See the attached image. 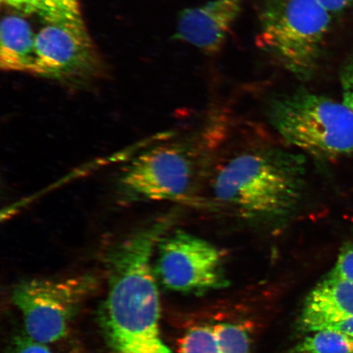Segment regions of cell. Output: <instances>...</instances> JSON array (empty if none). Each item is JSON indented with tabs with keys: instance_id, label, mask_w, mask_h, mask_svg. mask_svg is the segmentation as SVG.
I'll return each mask as SVG.
<instances>
[{
	"instance_id": "1",
	"label": "cell",
	"mask_w": 353,
	"mask_h": 353,
	"mask_svg": "<svg viewBox=\"0 0 353 353\" xmlns=\"http://www.w3.org/2000/svg\"><path fill=\"white\" fill-rule=\"evenodd\" d=\"M170 217L157 219L112 247L101 324L110 353H171L161 332V304L152 259L169 232Z\"/></svg>"
},
{
	"instance_id": "2",
	"label": "cell",
	"mask_w": 353,
	"mask_h": 353,
	"mask_svg": "<svg viewBox=\"0 0 353 353\" xmlns=\"http://www.w3.org/2000/svg\"><path fill=\"white\" fill-rule=\"evenodd\" d=\"M305 187L299 154L257 149L237 154L216 175V200L252 223H279L298 210Z\"/></svg>"
},
{
	"instance_id": "3",
	"label": "cell",
	"mask_w": 353,
	"mask_h": 353,
	"mask_svg": "<svg viewBox=\"0 0 353 353\" xmlns=\"http://www.w3.org/2000/svg\"><path fill=\"white\" fill-rule=\"evenodd\" d=\"M268 120L287 143L320 160L353 152V110L343 103L300 90L276 97Z\"/></svg>"
},
{
	"instance_id": "4",
	"label": "cell",
	"mask_w": 353,
	"mask_h": 353,
	"mask_svg": "<svg viewBox=\"0 0 353 353\" xmlns=\"http://www.w3.org/2000/svg\"><path fill=\"white\" fill-rule=\"evenodd\" d=\"M330 26L316 0H267L256 46L301 81L314 76Z\"/></svg>"
},
{
	"instance_id": "5",
	"label": "cell",
	"mask_w": 353,
	"mask_h": 353,
	"mask_svg": "<svg viewBox=\"0 0 353 353\" xmlns=\"http://www.w3.org/2000/svg\"><path fill=\"white\" fill-rule=\"evenodd\" d=\"M95 286L94 278L85 275L20 282L13 289L12 302L21 312L26 334L43 344L63 339Z\"/></svg>"
},
{
	"instance_id": "6",
	"label": "cell",
	"mask_w": 353,
	"mask_h": 353,
	"mask_svg": "<svg viewBox=\"0 0 353 353\" xmlns=\"http://www.w3.org/2000/svg\"><path fill=\"white\" fill-rule=\"evenodd\" d=\"M196 179V162L183 144L154 145L140 153L121 171L118 190L128 203H191Z\"/></svg>"
},
{
	"instance_id": "7",
	"label": "cell",
	"mask_w": 353,
	"mask_h": 353,
	"mask_svg": "<svg viewBox=\"0 0 353 353\" xmlns=\"http://www.w3.org/2000/svg\"><path fill=\"white\" fill-rule=\"evenodd\" d=\"M154 273L166 288L203 294L228 285L217 247L183 230L168 232L157 248Z\"/></svg>"
},
{
	"instance_id": "8",
	"label": "cell",
	"mask_w": 353,
	"mask_h": 353,
	"mask_svg": "<svg viewBox=\"0 0 353 353\" xmlns=\"http://www.w3.org/2000/svg\"><path fill=\"white\" fill-rule=\"evenodd\" d=\"M41 76L77 79L92 76L99 57L81 19L48 23L35 37Z\"/></svg>"
},
{
	"instance_id": "9",
	"label": "cell",
	"mask_w": 353,
	"mask_h": 353,
	"mask_svg": "<svg viewBox=\"0 0 353 353\" xmlns=\"http://www.w3.org/2000/svg\"><path fill=\"white\" fill-rule=\"evenodd\" d=\"M244 0H213L184 10L179 17L176 38L213 54L222 48L237 19Z\"/></svg>"
},
{
	"instance_id": "10",
	"label": "cell",
	"mask_w": 353,
	"mask_h": 353,
	"mask_svg": "<svg viewBox=\"0 0 353 353\" xmlns=\"http://www.w3.org/2000/svg\"><path fill=\"white\" fill-rule=\"evenodd\" d=\"M353 316V283L326 277L309 294L300 323L306 332L320 330L325 325Z\"/></svg>"
},
{
	"instance_id": "11",
	"label": "cell",
	"mask_w": 353,
	"mask_h": 353,
	"mask_svg": "<svg viewBox=\"0 0 353 353\" xmlns=\"http://www.w3.org/2000/svg\"><path fill=\"white\" fill-rule=\"evenodd\" d=\"M0 35V65L3 70L41 76V61L35 46L37 34L28 21L17 15L4 17Z\"/></svg>"
},
{
	"instance_id": "12",
	"label": "cell",
	"mask_w": 353,
	"mask_h": 353,
	"mask_svg": "<svg viewBox=\"0 0 353 353\" xmlns=\"http://www.w3.org/2000/svg\"><path fill=\"white\" fill-rule=\"evenodd\" d=\"M6 6L37 14L47 23L81 19L77 0H1Z\"/></svg>"
},
{
	"instance_id": "13",
	"label": "cell",
	"mask_w": 353,
	"mask_h": 353,
	"mask_svg": "<svg viewBox=\"0 0 353 353\" xmlns=\"http://www.w3.org/2000/svg\"><path fill=\"white\" fill-rule=\"evenodd\" d=\"M303 339L292 353H353V338L338 331H315Z\"/></svg>"
},
{
	"instance_id": "14",
	"label": "cell",
	"mask_w": 353,
	"mask_h": 353,
	"mask_svg": "<svg viewBox=\"0 0 353 353\" xmlns=\"http://www.w3.org/2000/svg\"><path fill=\"white\" fill-rule=\"evenodd\" d=\"M179 353H221L214 326L198 325L181 339Z\"/></svg>"
},
{
	"instance_id": "15",
	"label": "cell",
	"mask_w": 353,
	"mask_h": 353,
	"mask_svg": "<svg viewBox=\"0 0 353 353\" xmlns=\"http://www.w3.org/2000/svg\"><path fill=\"white\" fill-rule=\"evenodd\" d=\"M214 330L221 353H251L249 334L242 325L219 323Z\"/></svg>"
},
{
	"instance_id": "16",
	"label": "cell",
	"mask_w": 353,
	"mask_h": 353,
	"mask_svg": "<svg viewBox=\"0 0 353 353\" xmlns=\"http://www.w3.org/2000/svg\"><path fill=\"white\" fill-rule=\"evenodd\" d=\"M327 277L353 283V244L346 245L342 248Z\"/></svg>"
},
{
	"instance_id": "17",
	"label": "cell",
	"mask_w": 353,
	"mask_h": 353,
	"mask_svg": "<svg viewBox=\"0 0 353 353\" xmlns=\"http://www.w3.org/2000/svg\"><path fill=\"white\" fill-rule=\"evenodd\" d=\"M46 345L34 341L26 334H21L13 338L6 353H52Z\"/></svg>"
},
{
	"instance_id": "18",
	"label": "cell",
	"mask_w": 353,
	"mask_h": 353,
	"mask_svg": "<svg viewBox=\"0 0 353 353\" xmlns=\"http://www.w3.org/2000/svg\"><path fill=\"white\" fill-rule=\"evenodd\" d=\"M341 81L343 103L353 110V57L348 59L341 70Z\"/></svg>"
},
{
	"instance_id": "19",
	"label": "cell",
	"mask_w": 353,
	"mask_h": 353,
	"mask_svg": "<svg viewBox=\"0 0 353 353\" xmlns=\"http://www.w3.org/2000/svg\"><path fill=\"white\" fill-rule=\"evenodd\" d=\"M323 330L338 331V332L347 334L348 336L353 338V316L331 322V323L325 325L320 330Z\"/></svg>"
},
{
	"instance_id": "20",
	"label": "cell",
	"mask_w": 353,
	"mask_h": 353,
	"mask_svg": "<svg viewBox=\"0 0 353 353\" xmlns=\"http://www.w3.org/2000/svg\"><path fill=\"white\" fill-rule=\"evenodd\" d=\"M326 10L330 12H341L353 6V0H316Z\"/></svg>"
}]
</instances>
